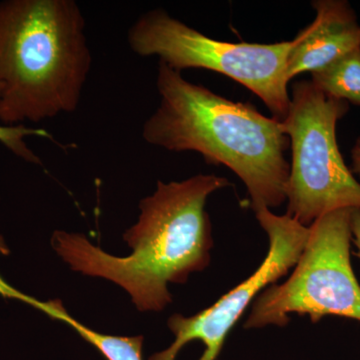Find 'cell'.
Segmentation results:
<instances>
[{"instance_id":"cell-4","label":"cell","mask_w":360,"mask_h":360,"mask_svg":"<svg viewBox=\"0 0 360 360\" xmlns=\"http://www.w3.org/2000/svg\"><path fill=\"white\" fill-rule=\"evenodd\" d=\"M131 51L180 71L201 68L221 73L259 97L272 117L283 120L290 110L288 61L295 46L278 44H233L210 39L163 9L141 14L127 32Z\"/></svg>"},{"instance_id":"cell-13","label":"cell","mask_w":360,"mask_h":360,"mask_svg":"<svg viewBox=\"0 0 360 360\" xmlns=\"http://www.w3.org/2000/svg\"><path fill=\"white\" fill-rule=\"evenodd\" d=\"M352 172L360 179V137L356 139L352 149Z\"/></svg>"},{"instance_id":"cell-6","label":"cell","mask_w":360,"mask_h":360,"mask_svg":"<svg viewBox=\"0 0 360 360\" xmlns=\"http://www.w3.org/2000/svg\"><path fill=\"white\" fill-rule=\"evenodd\" d=\"M352 210L326 213L310 225L292 274L255 298L245 328H283L292 314L309 315L312 323L326 316L360 322V284L350 259Z\"/></svg>"},{"instance_id":"cell-7","label":"cell","mask_w":360,"mask_h":360,"mask_svg":"<svg viewBox=\"0 0 360 360\" xmlns=\"http://www.w3.org/2000/svg\"><path fill=\"white\" fill-rule=\"evenodd\" d=\"M253 212L269 236V252L262 264L212 307L193 316L172 315L167 326L174 333V342L148 360H217L227 336L248 305L297 264L309 240V227L288 215L274 214L267 207Z\"/></svg>"},{"instance_id":"cell-9","label":"cell","mask_w":360,"mask_h":360,"mask_svg":"<svg viewBox=\"0 0 360 360\" xmlns=\"http://www.w3.org/2000/svg\"><path fill=\"white\" fill-rule=\"evenodd\" d=\"M49 316L68 324L84 340L94 345L106 360H143L144 338L142 335L117 336L97 333L71 316L61 302L51 305Z\"/></svg>"},{"instance_id":"cell-2","label":"cell","mask_w":360,"mask_h":360,"mask_svg":"<svg viewBox=\"0 0 360 360\" xmlns=\"http://www.w3.org/2000/svg\"><path fill=\"white\" fill-rule=\"evenodd\" d=\"M160 105L142 127L144 141L167 150L195 151L243 180L253 210L286 201L290 139L281 120L248 103H234L160 63Z\"/></svg>"},{"instance_id":"cell-12","label":"cell","mask_w":360,"mask_h":360,"mask_svg":"<svg viewBox=\"0 0 360 360\" xmlns=\"http://www.w3.org/2000/svg\"><path fill=\"white\" fill-rule=\"evenodd\" d=\"M350 225H352V243L356 248L355 255L360 259V210L359 208H352V219H350Z\"/></svg>"},{"instance_id":"cell-1","label":"cell","mask_w":360,"mask_h":360,"mask_svg":"<svg viewBox=\"0 0 360 360\" xmlns=\"http://www.w3.org/2000/svg\"><path fill=\"white\" fill-rule=\"evenodd\" d=\"M229 186L214 174L158 181L155 193L139 203L136 224L123 236L134 250L127 257L111 255L84 234L63 231L53 232L52 248L75 271L120 285L139 311H162L172 302L168 284L186 283L210 265L213 238L206 200Z\"/></svg>"},{"instance_id":"cell-8","label":"cell","mask_w":360,"mask_h":360,"mask_svg":"<svg viewBox=\"0 0 360 360\" xmlns=\"http://www.w3.org/2000/svg\"><path fill=\"white\" fill-rule=\"evenodd\" d=\"M316 18L296 35L288 61V79L316 72L360 47V25L347 0H315Z\"/></svg>"},{"instance_id":"cell-5","label":"cell","mask_w":360,"mask_h":360,"mask_svg":"<svg viewBox=\"0 0 360 360\" xmlns=\"http://www.w3.org/2000/svg\"><path fill=\"white\" fill-rule=\"evenodd\" d=\"M349 103L326 96L311 80L292 85L283 122L292 161L286 188V215L309 227L326 213L359 208L360 182L345 165L336 127Z\"/></svg>"},{"instance_id":"cell-3","label":"cell","mask_w":360,"mask_h":360,"mask_svg":"<svg viewBox=\"0 0 360 360\" xmlns=\"http://www.w3.org/2000/svg\"><path fill=\"white\" fill-rule=\"evenodd\" d=\"M75 0L0 1V122L37 123L75 111L91 70Z\"/></svg>"},{"instance_id":"cell-10","label":"cell","mask_w":360,"mask_h":360,"mask_svg":"<svg viewBox=\"0 0 360 360\" xmlns=\"http://www.w3.org/2000/svg\"><path fill=\"white\" fill-rule=\"evenodd\" d=\"M311 75L326 96L360 106V47Z\"/></svg>"},{"instance_id":"cell-11","label":"cell","mask_w":360,"mask_h":360,"mask_svg":"<svg viewBox=\"0 0 360 360\" xmlns=\"http://www.w3.org/2000/svg\"><path fill=\"white\" fill-rule=\"evenodd\" d=\"M30 136L42 137V139L56 142L61 146L59 142L54 141V137L47 130L28 127L25 124L14 125V127L0 124V143L4 144L9 151L21 160L33 165H41L39 156L33 153L26 143L25 139Z\"/></svg>"}]
</instances>
